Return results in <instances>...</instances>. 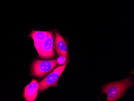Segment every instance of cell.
<instances>
[{
  "instance_id": "1",
  "label": "cell",
  "mask_w": 134,
  "mask_h": 101,
  "mask_svg": "<svg viewBox=\"0 0 134 101\" xmlns=\"http://www.w3.org/2000/svg\"><path fill=\"white\" fill-rule=\"evenodd\" d=\"M29 36L34 40L35 47L41 58L50 59L55 56L52 32L33 30Z\"/></svg>"
},
{
  "instance_id": "2",
  "label": "cell",
  "mask_w": 134,
  "mask_h": 101,
  "mask_svg": "<svg viewBox=\"0 0 134 101\" xmlns=\"http://www.w3.org/2000/svg\"><path fill=\"white\" fill-rule=\"evenodd\" d=\"M133 85L131 78H128L121 81L109 83L104 86L102 91L107 94V101H117Z\"/></svg>"
},
{
  "instance_id": "3",
  "label": "cell",
  "mask_w": 134,
  "mask_h": 101,
  "mask_svg": "<svg viewBox=\"0 0 134 101\" xmlns=\"http://www.w3.org/2000/svg\"><path fill=\"white\" fill-rule=\"evenodd\" d=\"M58 65L57 59L50 61L37 59L32 63L31 74L35 77L42 78L55 68Z\"/></svg>"
},
{
  "instance_id": "4",
  "label": "cell",
  "mask_w": 134,
  "mask_h": 101,
  "mask_svg": "<svg viewBox=\"0 0 134 101\" xmlns=\"http://www.w3.org/2000/svg\"><path fill=\"white\" fill-rule=\"evenodd\" d=\"M68 64V63L58 67L41 81L39 83V92H43L51 87L57 86L59 78L65 69Z\"/></svg>"
},
{
  "instance_id": "5",
  "label": "cell",
  "mask_w": 134,
  "mask_h": 101,
  "mask_svg": "<svg viewBox=\"0 0 134 101\" xmlns=\"http://www.w3.org/2000/svg\"><path fill=\"white\" fill-rule=\"evenodd\" d=\"M39 86L40 84L38 81L34 79L29 84L25 87L23 96L26 101H35L37 97Z\"/></svg>"
},
{
  "instance_id": "6",
  "label": "cell",
  "mask_w": 134,
  "mask_h": 101,
  "mask_svg": "<svg viewBox=\"0 0 134 101\" xmlns=\"http://www.w3.org/2000/svg\"><path fill=\"white\" fill-rule=\"evenodd\" d=\"M53 47L58 55H63L68 57V49L66 41L62 35L58 32L55 33V39Z\"/></svg>"
},
{
  "instance_id": "7",
  "label": "cell",
  "mask_w": 134,
  "mask_h": 101,
  "mask_svg": "<svg viewBox=\"0 0 134 101\" xmlns=\"http://www.w3.org/2000/svg\"><path fill=\"white\" fill-rule=\"evenodd\" d=\"M58 58L57 59V63L58 65H64L67 61V58L66 56L63 55H58Z\"/></svg>"
}]
</instances>
